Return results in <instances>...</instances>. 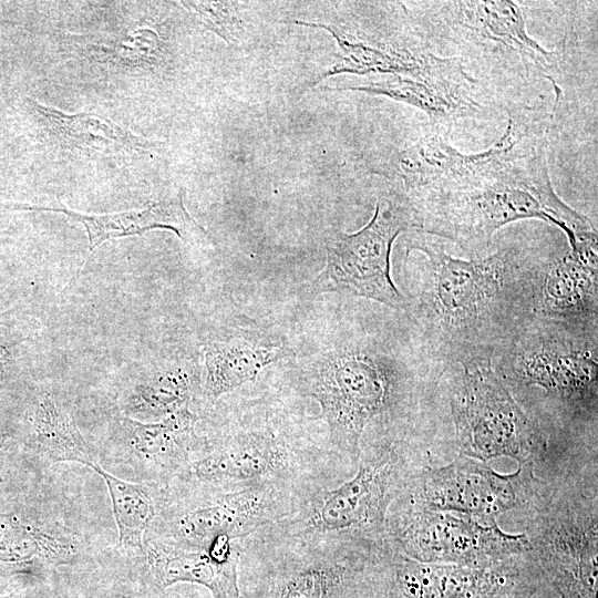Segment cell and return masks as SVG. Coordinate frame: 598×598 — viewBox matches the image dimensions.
<instances>
[{"mask_svg": "<svg viewBox=\"0 0 598 598\" xmlns=\"http://www.w3.org/2000/svg\"><path fill=\"white\" fill-rule=\"evenodd\" d=\"M597 471V454L570 457L524 507L530 554L559 598L598 596Z\"/></svg>", "mask_w": 598, "mask_h": 598, "instance_id": "4", "label": "cell"}, {"mask_svg": "<svg viewBox=\"0 0 598 598\" xmlns=\"http://www.w3.org/2000/svg\"><path fill=\"white\" fill-rule=\"evenodd\" d=\"M194 423L195 416L188 406L157 422L122 419L128 444L145 460H164L177 455L184 443L193 436Z\"/></svg>", "mask_w": 598, "mask_h": 598, "instance_id": "26", "label": "cell"}, {"mask_svg": "<svg viewBox=\"0 0 598 598\" xmlns=\"http://www.w3.org/2000/svg\"><path fill=\"white\" fill-rule=\"evenodd\" d=\"M285 355L282 346L239 338L207 341L204 346L207 395L218 399L241 384L254 381L266 367Z\"/></svg>", "mask_w": 598, "mask_h": 598, "instance_id": "19", "label": "cell"}, {"mask_svg": "<svg viewBox=\"0 0 598 598\" xmlns=\"http://www.w3.org/2000/svg\"><path fill=\"white\" fill-rule=\"evenodd\" d=\"M442 370L420 371L375 349L349 347L313 367L308 391L319 403L333 442L357 460L372 421L435 403Z\"/></svg>", "mask_w": 598, "mask_h": 598, "instance_id": "5", "label": "cell"}, {"mask_svg": "<svg viewBox=\"0 0 598 598\" xmlns=\"http://www.w3.org/2000/svg\"><path fill=\"white\" fill-rule=\"evenodd\" d=\"M408 193L415 213V231L450 240L470 257L486 255L494 235L522 219L554 224L569 245L597 234L586 216L556 194L547 151L462 183Z\"/></svg>", "mask_w": 598, "mask_h": 598, "instance_id": "2", "label": "cell"}, {"mask_svg": "<svg viewBox=\"0 0 598 598\" xmlns=\"http://www.w3.org/2000/svg\"><path fill=\"white\" fill-rule=\"evenodd\" d=\"M442 378L458 454L482 462L506 456L539 474L569 454L524 410L496 373L493 360L446 365Z\"/></svg>", "mask_w": 598, "mask_h": 598, "instance_id": "6", "label": "cell"}, {"mask_svg": "<svg viewBox=\"0 0 598 598\" xmlns=\"http://www.w3.org/2000/svg\"><path fill=\"white\" fill-rule=\"evenodd\" d=\"M322 90L358 91L405 103L427 116L430 130L446 136L461 125L498 120L508 106L472 76L461 59L440 54L420 70Z\"/></svg>", "mask_w": 598, "mask_h": 598, "instance_id": "11", "label": "cell"}, {"mask_svg": "<svg viewBox=\"0 0 598 598\" xmlns=\"http://www.w3.org/2000/svg\"><path fill=\"white\" fill-rule=\"evenodd\" d=\"M20 209L61 213L72 220L83 225L89 238V251L109 239L126 236L143 235L153 229H168L177 237L188 243H208L207 231L188 214L179 192L168 197L148 204L141 209L110 214H83L63 206H31L19 205Z\"/></svg>", "mask_w": 598, "mask_h": 598, "instance_id": "17", "label": "cell"}, {"mask_svg": "<svg viewBox=\"0 0 598 598\" xmlns=\"http://www.w3.org/2000/svg\"><path fill=\"white\" fill-rule=\"evenodd\" d=\"M90 467L106 484L120 544L127 548L143 550L144 532L155 515L154 503L146 487L117 478L100 464H93Z\"/></svg>", "mask_w": 598, "mask_h": 598, "instance_id": "25", "label": "cell"}, {"mask_svg": "<svg viewBox=\"0 0 598 598\" xmlns=\"http://www.w3.org/2000/svg\"><path fill=\"white\" fill-rule=\"evenodd\" d=\"M427 445L382 443L368 452L355 475L330 491L315 508L310 524L323 532H374L385 525L390 503L399 498L426 466Z\"/></svg>", "mask_w": 598, "mask_h": 598, "instance_id": "12", "label": "cell"}, {"mask_svg": "<svg viewBox=\"0 0 598 598\" xmlns=\"http://www.w3.org/2000/svg\"><path fill=\"white\" fill-rule=\"evenodd\" d=\"M28 442L49 464L76 462L89 467L99 464L96 452L81 434L72 414L50 394L41 395L35 403Z\"/></svg>", "mask_w": 598, "mask_h": 598, "instance_id": "21", "label": "cell"}, {"mask_svg": "<svg viewBox=\"0 0 598 598\" xmlns=\"http://www.w3.org/2000/svg\"><path fill=\"white\" fill-rule=\"evenodd\" d=\"M540 481L538 471L529 465H518L512 474H499L485 462L458 454L447 464L423 468L399 503L497 522L502 514L526 507Z\"/></svg>", "mask_w": 598, "mask_h": 598, "instance_id": "13", "label": "cell"}, {"mask_svg": "<svg viewBox=\"0 0 598 598\" xmlns=\"http://www.w3.org/2000/svg\"><path fill=\"white\" fill-rule=\"evenodd\" d=\"M412 250L423 254L425 266L404 311L443 368L494 361L534 316L537 278L548 256L516 244L457 258L422 233L409 239L406 255Z\"/></svg>", "mask_w": 598, "mask_h": 598, "instance_id": "1", "label": "cell"}, {"mask_svg": "<svg viewBox=\"0 0 598 598\" xmlns=\"http://www.w3.org/2000/svg\"><path fill=\"white\" fill-rule=\"evenodd\" d=\"M16 342L6 339L0 340V374L7 368L12 358V351Z\"/></svg>", "mask_w": 598, "mask_h": 598, "instance_id": "31", "label": "cell"}, {"mask_svg": "<svg viewBox=\"0 0 598 598\" xmlns=\"http://www.w3.org/2000/svg\"><path fill=\"white\" fill-rule=\"evenodd\" d=\"M262 504L256 492L230 494L213 505L184 515L179 520V529L188 539L208 543L218 534H229L243 524L256 520L264 511Z\"/></svg>", "mask_w": 598, "mask_h": 598, "instance_id": "24", "label": "cell"}, {"mask_svg": "<svg viewBox=\"0 0 598 598\" xmlns=\"http://www.w3.org/2000/svg\"><path fill=\"white\" fill-rule=\"evenodd\" d=\"M554 106L514 103L504 133L486 150L464 153L448 136L427 130L414 143L388 155L381 174L406 192L439 188L489 173L509 162L547 151Z\"/></svg>", "mask_w": 598, "mask_h": 598, "instance_id": "8", "label": "cell"}, {"mask_svg": "<svg viewBox=\"0 0 598 598\" xmlns=\"http://www.w3.org/2000/svg\"><path fill=\"white\" fill-rule=\"evenodd\" d=\"M189 403V389L182 375L167 374L136 385L127 398L126 411L136 414L167 416Z\"/></svg>", "mask_w": 598, "mask_h": 598, "instance_id": "27", "label": "cell"}, {"mask_svg": "<svg viewBox=\"0 0 598 598\" xmlns=\"http://www.w3.org/2000/svg\"><path fill=\"white\" fill-rule=\"evenodd\" d=\"M78 549L75 537L59 525L0 514V569L3 571L13 573L32 564H66Z\"/></svg>", "mask_w": 598, "mask_h": 598, "instance_id": "18", "label": "cell"}, {"mask_svg": "<svg viewBox=\"0 0 598 598\" xmlns=\"http://www.w3.org/2000/svg\"><path fill=\"white\" fill-rule=\"evenodd\" d=\"M347 574L341 565L306 569L286 580L276 598H329Z\"/></svg>", "mask_w": 598, "mask_h": 598, "instance_id": "29", "label": "cell"}, {"mask_svg": "<svg viewBox=\"0 0 598 598\" xmlns=\"http://www.w3.org/2000/svg\"><path fill=\"white\" fill-rule=\"evenodd\" d=\"M49 132L66 146L103 154L141 152L147 142L114 121L94 114H68L31 100Z\"/></svg>", "mask_w": 598, "mask_h": 598, "instance_id": "20", "label": "cell"}, {"mask_svg": "<svg viewBox=\"0 0 598 598\" xmlns=\"http://www.w3.org/2000/svg\"><path fill=\"white\" fill-rule=\"evenodd\" d=\"M597 330L533 316L493 363L512 391L542 389L565 432L597 431Z\"/></svg>", "mask_w": 598, "mask_h": 598, "instance_id": "7", "label": "cell"}, {"mask_svg": "<svg viewBox=\"0 0 598 598\" xmlns=\"http://www.w3.org/2000/svg\"><path fill=\"white\" fill-rule=\"evenodd\" d=\"M389 527L395 548L421 563L483 566L529 551L526 535L504 532L497 522L451 511L399 503Z\"/></svg>", "mask_w": 598, "mask_h": 598, "instance_id": "14", "label": "cell"}, {"mask_svg": "<svg viewBox=\"0 0 598 598\" xmlns=\"http://www.w3.org/2000/svg\"><path fill=\"white\" fill-rule=\"evenodd\" d=\"M207 30L228 44H238L244 27L239 16V3L234 1H181Z\"/></svg>", "mask_w": 598, "mask_h": 598, "instance_id": "28", "label": "cell"}, {"mask_svg": "<svg viewBox=\"0 0 598 598\" xmlns=\"http://www.w3.org/2000/svg\"><path fill=\"white\" fill-rule=\"evenodd\" d=\"M205 551L213 561L219 565H226L238 559L237 550L233 549L230 536L227 533L214 536L208 542V547Z\"/></svg>", "mask_w": 598, "mask_h": 598, "instance_id": "30", "label": "cell"}, {"mask_svg": "<svg viewBox=\"0 0 598 598\" xmlns=\"http://www.w3.org/2000/svg\"><path fill=\"white\" fill-rule=\"evenodd\" d=\"M382 598H534L544 578L530 550L483 566L430 564L398 549Z\"/></svg>", "mask_w": 598, "mask_h": 598, "instance_id": "15", "label": "cell"}, {"mask_svg": "<svg viewBox=\"0 0 598 598\" xmlns=\"http://www.w3.org/2000/svg\"><path fill=\"white\" fill-rule=\"evenodd\" d=\"M341 22L296 24L328 31L337 42L333 62L308 86L340 73L402 74L420 70L439 54L417 29L402 2H361Z\"/></svg>", "mask_w": 598, "mask_h": 598, "instance_id": "10", "label": "cell"}, {"mask_svg": "<svg viewBox=\"0 0 598 598\" xmlns=\"http://www.w3.org/2000/svg\"><path fill=\"white\" fill-rule=\"evenodd\" d=\"M405 7L435 53L448 49L506 104L520 103L519 92L530 84H556L559 54L529 35L515 1H412Z\"/></svg>", "mask_w": 598, "mask_h": 598, "instance_id": "3", "label": "cell"}, {"mask_svg": "<svg viewBox=\"0 0 598 598\" xmlns=\"http://www.w3.org/2000/svg\"><path fill=\"white\" fill-rule=\"evenodd\" d=\"M597 234L569 245L566 254L543 264L535 289L534 316L597 330Z\"/></svg>", "mask_w": 598, "mask_h": 598, "instance_id": "16", "label": "cell"}, {"mask_svg": "<svg viewBox=\"0 0 598 598\" xmlns=\"http://www.w3.org/2000/svg\"><path fill=\"white\" fill-rule=\"evenodd\" d=\"M408 230H416L412 200L405 189L393 184L378 197L373 217L362 229L328 237L326 267L315 289L362 297L404 311L406 297L391 278L390 258L395 238Z\"/></svg>", "mask_w": 598, "mask_h": 598, "instance_id": "9", "label": "cell"}, {"mask_svg": "<svg viewBox=\"0 0 598 598\" xmlns=\"http://www.w3.org/2000/svg\"><path fill=\"white\" fill-rule=\"evenodd\" d=\"M152 565L164 586L177 581L204 585L215 598H238L237 563L213 561L206 551H153Z\"/></svg>", "mask_w": 598, "mask_h": 598, "instance_id": "23", "label": "cell"}, {"mask_svg": "<svg viewBox=\"0 0 598 598\" xmlns=\"http://www.w3.org/2000/svg\"><path fill=\"white\" fill-rule=\"evenodd\" d=\"M281 458L272 440L255 434L194 462L189 473L200 481L248 480L272 471Z\"/></svg>", "mask_w": 598, "mask_h": 598, "instance_id": "22", "label": "cell"}]
</instances>
